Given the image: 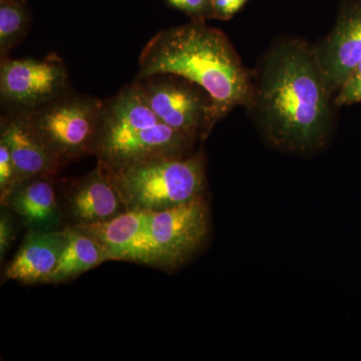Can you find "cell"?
Returning a JSON list of instances; mask_svg holds the SVG:
<instances>
[{"label":"cell","instance_id":"20","mask_svg":"<svg viewBox=\"0 0 361 361\" xmlns=\"http://www.w3.org/2000/svg\"><path fill=\"white\" fill-rule=\"evenodd\" d=\"M248 0H212L213 20H229L239 13Z\"/></svg>","mask_w":361,"mask_h":361},{"label":"cell","instance_id":"6","mask_svg":"<svg viewBox=\"0 0 361 361\" xmlns=\"http://www.w3.org/2000/svg\"><path fill=\"white\" fill-rule=\"evenodd\" d=\"M104 101L70 94L26 114L61 164L94 155Z\"/></svg>","mask_w":361,"mask_h":361},{"label":"cell","instance_id":"16","mask_svg":"<svg viewBox=\"0 0 361 361\" xmlns=\"http://www.w3.org/2000/svg\"><path fill=\"white\" fill-rule=\"evenodd\" d=\"M30 11L20 0L0 4V56L7 58L23 37L30 25Z\"/></svg>","mask_w":361,"mask_h":361},{"label":"cell","instance_id":"19","mask_svg":"<svg viewBox=\"0 0 361 361\" xmlns=\"http://www.w3.org/2000/svg\"><path fill=\"white\" fill-rule=\"evenodd\" d=\"M173 8L191 18V20H213L212 0H164Z\"/></svg>","mask_w":361,"mask_h":361},{"label":"cell","instance_id":"2","mask_svg":"<svg viewBox=\"0 0 361 361\" xmlns=\"http://www.w3.org/2000/svg\"><path fill=\"white\" fill-rule=\"evenodd\" d=\"M139 61L135 80L166 73L186 78L207 90L224 116L246 103L251 71L225 33L206 21L161 30L145 45Z\"/></svg>","mask_w":361,"mask_h":361},{"label":"cell","instance_id":"9","mask_svg":"<svg viewBox=\"0 0 361 361\" xmlns=\"http://www.w3.org/2000/svg\"><path fill=\"white\" fill-rule=\"evenodd\" d=\"M151 214L128 210L104 222L73 225L97 240L111 261L153 265L149 222Z\"/></svg>","mask_w":361,"mask_h":361},{"label":"cell","instance_id":"3","mask_svg":"<svg viewBox=\"0 0 361 361\" xmlns=\"http://www.w3.org/2000/svg\"><path fill=\"white\" fill-rule=\"evenodd\" d=\"M196 141L161 122L132 84L104 101L94 155L108 171L193 154Z\"/></svg>","mask_w":361,"mask_h":361},{"label":"cell","instance_id":"12","mask_svg":"<svg viewBox=\"0 0 361 361\" xmlns=\"http://www.w3.org/2000/svg\"><path fill=\"white\" fill-rule=\"evenodd\" d=\"M65 230H30L6 270V278L23 284L47 283L58 266Z\"/></svg>","mask_w":361,"mask_h":361},{"label":"cell","instance_id":"5","mask_svg":"<svg viewBox=\"0 0 361 361\" xmlns=\"http://www.w3.org/2000/svg\"><path fill=\"white\" fill-rule=\"evenodd\" d=\"M134 84L161 122L194 141H205L224 118L207 90L179 75H151Z\"/></svg>","mask_w":361,"mask_h":361},{"label":"cell","instance_id":"15","mask_svg":"<svg viewBox=\"0 0 361 361\" xmlns=\"http://www.w3.org/2000/svg\"><path fill=\"white\" fill-rule=\"evenodd\" d=\"M66 240L58 266L47 283H61L111 261L103 246L75 226L66 228Z\"/></svg>","mask_w":361,"mask_h":361},{"label":"cell","instance_id":"13","mask_svg":"<svg viewBox=\"0 0 361 361\" xmlns=\"http://www.w3.org/2000/svg\"><path fill=\"white\" fill-rule=\"evenodd\" d=\"M68 211L75 225H89L110 220L128 210L103 166L97 164L71 190Z\"/></svg>","mask_w":361,"mask_h":361},{"label":"cell","instance_id":"17","mask_svg":"<svg viewBox=\"0 0 361 361\" xmlns=\"http://www.w3.org/2000/svg\"><path fill=\"white\" fill-rule=\"evenodd\" d=\"M16 185L18 174L13 158L4 142L0 141V199L2 206H6Z\"/></svg>","mask_w":361,"mask_h":361},{"label":"cell","instance_id":"8","mask_svg":"<svg viewBox=\"0 0 361 361\" xmlns=\"http://www.w3.org/2000/svg\"><path fill=\"white\" fill-rule=\"evenodd\" d=\"M153 266L176 269L206 245L210 234V210L206 194L151 214Z\"/></svg>","mask_w":361,"mask_h":361},{"label":"cell","instance_id":"14","mask_svg":"<svg viewBox=\"0 0 361 361\" xmlns=\"http://www.w3.org/2000/svg\"><path fill=\"white\" fill-rule=\"evenodd\" d=\"M54 175L30 178L16 185L6 206H9L30 230H59L61 212L54 184Z\"/></svg>","mask_w":361,"mask_h":361},{"label":"cell","instance_id":"1","mask_svg":"<svg viewBox=\"0 0 361 361\" xmlns=\"http://www.w3.org/2000/svg\"><path fill=\"white\" fill-rule=\"evenodd\" d=\"M334 97L314 45L283 37L270 45L251 71L244 106L270 147L310 156L324 149L331 137Z\"/></svg>","mask_w":361,"mask_h":361},{"label":"cell","instance_id":"22","mask_svg":"<svg viewBox=\"0 0 361 361\" xmlns=\"http://www.w3.org/2000/svg\"><path fill=\"white\" fill-rule=\"evenodd\" d=\"M13 1V0H0V4H4V2Z\"/></svg>","mask_w":361,"mask_h":361},{"label":"cell","instance_id":"18","mask_svg":"<svg viewBox=\"0 0 361 361\" xmlns=\"http://www.w3.org/2000/svg\"><path fill=\"white\" fill-rule=\"evenodd\" d=\"M361 103V61L349 73L334 97L336 108Z\"/></svg>","mask_w":361,"mask_h":361},{"label":"cell","instance_id":"4","mask_svg":"<svg viewBox=\"0 0 361 361\" xmlns=\"http://www.w3.org/2000/svg\"><path fill=\"white\" fill-rule=\"evenodd\" d=\"M104 171L127 210L158 212L206 194V163L202 153L157 158Z\"/></svg>","mask_w":361,"mask_h":361},{"label":"cell","instance_id":"11","mask_svg":"<svg viewBox=\"0 0 361 361\" xmlns=\"http://www.w3.org/2000/svg\"><path fill=\"white\" fill-rule=\"evenodd\" d=\"M316 56L334 94L361 61V6L344 11L334 30L314 45Z\"/></svg>","mask_w":361,"mask_h":361},{"label":"cell","instance_id":"21","mask_svg":"<svg viewBox=\"0 0 361 361\" xmlns=\"http://www.w3.org/2000/svg\"><path fill=\"white\" fill-rule=\"evenodd\" d=\"M14 227L13 220L7 212L2 211L0 217V256L1 259L6 255L14 239Z\"/></svg>","mask_w":361,"mask_h":361},{"label":"cell","instance_id":"10","mask_svg":"<svg viewBox=\"0 0 361 361\" xmlns=\"http://www.w3.org/2000/svg\"><path fill=\"white\" fill-rule=\"evenodd\" d=\"M0 141L9 149L18 184L44 175H56L63 164L33 128L26 114L6 113L0 122Z\"/></svg>","mask_w":361,"mask_h":361},{"label":"cell","instance_id":"7","mask_svg":"<svg viewBox=\"0 0 361 361\" xmlns=\"http://www.w3.org/2000/svg\"><path fill=\"white\" fill-rule=\"evenodd\" d=\"M71 92L68 68L56 54L44 59H1L0 101L6 113H32Z\"/></svg>","mask_w":361,"mask_h":361}]
</instances>
